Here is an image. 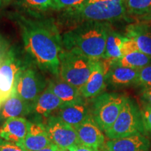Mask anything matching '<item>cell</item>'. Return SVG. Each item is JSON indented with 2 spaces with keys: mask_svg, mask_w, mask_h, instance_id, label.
I'll list each match as a JSON object with an SVG mask.
<instances>
[{
  "mask_svg": "<svg viewBox=\"0 0 151 151\" xmlns=\"http://www.w3.org/2000/svg\"><path fill=\"white\" fill-rule=\"evenodd\" d=\"M20 28L24 48L41 70L60 75V54L63 50L62 36L51 19L29 18L14 14Z\"/></svg>",
  "mask_w": 151,
  "mask_h": 151,
  "instance_id": "1",
  "label": "cell"
},
{
  "mask_svg": "<svg viewBox=\"0 0 151 151\" xmlns=\"http://www.w3.org/2000/svg\"><path fill=\"white\" fill-rule=\"evenodd\" d=\"M110 24L108 22H85L75 25L62 35L65 50H76L93 61L103 59Z\"/></svg>",
  "mask_w": 151,
  "mask_h": 151,
  "instance_id": "2",
  "label": "cell"
},
{
  "mask_svg": "<svg viewBox=\"0 0 151 151\" xmlns=\"http://www.w3.org/2000/svg\"><path fill=\"white\" fill-rule=\"evenodd\" d=\"M126 14L125 0H88L84 4L63 11L60 20L75 25L85 22H111L125 18Z\"/></svg>",
  "mask_w": 151,
  "mask_h": 151,
  "instance_id": "3",
  "label": "cell"
},
{
  "mask_svg": "<svg viewBox=\"0 0 151 151\" xmlns=\"http://www.w3.org/2000/svg\"><path fill=\"white\" fill-rule=\"evenodd\" d=\"M94 62L78 51L63 49L60 54L59 76L80 90L90 76Z\"/></svg>",
  "mask_w": 151,
  "mask_h": 151,
  "instance_id": "4",
  "label": "cell"
},
{
  "mask_svg": "<svg viewBox=\"0 0 151 151\" xmlns=\"http://www.w3.org/2000/svg\"><path fill=\"white\" fill-rule=\"evenodd\" d=\"M104 134L108 139L144 134L145 129L141 109L133 99L127 97L116 120Z\"/></svg>",
  "mask_w": 151,
  "mask_h": 151,
  "instance_id": "5",
  "label": "cell"
},
{
  "mask_svg": "<svg viewBox=\"0 0 151 151\" xmlns=\"http://www.w3.org/2000/svg\"><path fill=\"white\" fill-rule=\"evenodd\" d=\"M126 98L123 94L103 92L91 99V116L104 132L108 130L116 120Z\"/></svg>",
  "mask_w": 151,
  "mask_h": 151,
  "instance_id": "6",
  "label": "cell"
},
{
  "mask_svg": "<svg viewBox=\"0 0 151 151\" xmlns=\"http://www.w3.org/2000/svg\"><path fill=\"white\" fill-rule=\"evenodd\" d=\"M28 66L14 49L11 48L6 58L0 65V101L2 103L14 93L19 75Z\"/></svg>",
  "mask_w": 151,
  "mask_h": 151,
  "instance_id": "7",
  "label": "cell"
},
{
  "mask_svg": "<svg viewBox=\"0 0 151 151\" xmlns=\"http://www.w3.org/2000/svg\"><path fill=\"white\" fill-rule=\"evenodd\" d=\"M47 86L48 83L41 73L29 65L19 75L14 92L26 102L32 104Z\"/></svg>",
  "mask_w": 151,
  "mask_h": 151,
  "instance_id": "8",
  "label": "cell"
},
{
  "mask_svg": "<svg viewBox=\"0 0 151 151\" xmlns=\"http://www.w3.org/2000/svg\"><path fill=\"white\" fill-rule=\"evenodd\" d=\"M50 141L60 149L68 150L75 145H81L74 128L52 115L44 123Z\"/></svg>",
  "mask_w": 151,
  "mask_h": 151,
  "instance_id": "9",
  "label": "cell"
},
{
  "mask_svg": "<svg viewBox=\"0 0 151 151\" xmlns=\"http://www.w3.org/2000/svg\"><path fill=\"white\" fill-rule=\"evenodd\" d=\"M63 106L59 98L47 86L42 93L31 104L30 122L44 123L45 121Z\"/></svg>",
  "mask_w": 151,
  "mask_h": 151,
  "instance_id": "10",
  "label": "cell"
},
{
  "mask_svg": "<svg viewBox=\"0 0 151 151\" xmlns=\"http://www.w3.org/2000/svg\"><path fill=\"white\" fill-rule=\"evenodd\" d=\"M82 146L101 150L106 142L105 134L91 115L82 123L73 127Z\"/></svg>",
  "mask_w": 151,
  "mask_h": 151,
  "instance_id": "11",
  "label": "cell"
},
{
  "mask_svg": "<svg viewBox=\"0 0 151 151\" xmlns=\"http://www.w3.org/2000/svg\"><path fill=\"white\" fill-rule=\"evenodd\" d=\"M150 141L145 134H136L130 137L106 141L102 151H149Z\"/></svg>",
  "mask_w": 151,
  "mask_h": 151,
  "instance_id": "12",
  "label": "cell"
},
{
  "mask_svg": "<svg viewBox=\"0 0 151 151\" xmlns=\"http://www.w3.org/2000/svg\"><path fill=\"white\" fill-rule=\"evenodd\" d=\"M29 124L24 118H9L0 127V138L20 146L27 134Z\"/></svg>",
  "mask_w": 151,
  "mask_h": 151,
  "instance_id": "13",
  "label": "cell"
},
{
  "mask_svg": "<svg viewBox=\"0 0 151 151\" xmlns=\"http://www.w3.org/2000/svg\"><path fill=\"white\" fill-rule=\"evenodd\" d=\"M48 88L61 100L63 106L86 101L78 88L62 80L60 76L50 79L48 82Z\"/></svg>",
  "mask_w": 151,
  "mask_h": 151,
  "instance_id": "14",
  "label": "cell"
},
{
  "mask_svg": "<svg viewBox=\"0 0 151 151\" xmlns=\"http://www.w3.org/2000/svg\"><path fill=\"white\" fill-rule=\"evenodd\" d=\"M52 143L44 124L30 122L27 134L20 146L27 151H38Z\"/></svg>",
  "mask_w": 151,
  "mask_h": 151,
  "instance_id": "15",
  "label": "cell"
},
{
  "mask_svg": "<svg viewBox=\"0 0 151 151\" xmlns=\"http://www.w3.org/2000/svg\"><path fill=\"white\" fill-rule=\"evenodd\" d=\"M106 86V76L102 62L101 60L95 61L90 76L80 89L81 95L85 99H92L103 93Z\"/></svg>",
  "mask_w": 151,
  "mask_h": 151,
  "instance_id": "16",
  "label": "cell"
},
{
  "mask_svg": "<svg viewBox=\"0 0 151 151\" xmlns=\"http://www.w3.org/2000/svg\"><path fill=\"white\" fill-rule=\"evenodd\" d=\"M30 111L31 104L26 102L14 92L2 103L0 110V123L2 124L9 118L29 116Z\"/></svg>",
  "mask_w": 151,
  "mask_h": 151,
  "instance_id": "17",
  "label": "cell"
},
{
  "mask_svg": "<svg viewBox=\"0 0 151 151\" xmlns=\"http://www.w3.org/2000/svg\"><path fill=\"white\" fill-rule=\"evenodd\" d=\"M54 115L73 127L85 121L91 113L90 106L86 101H84L79 104L63 106Z\"/></svg>",
  "mask_w": 151,
  "mask_h": 151,
  "instance_id": "18",
  "label": "cell"
},
{
  "mask_svg": "<svg viewBox=\"0 0 151 151\" xmlns=\"http://www.w3.org/2000/svg\"><path fill=\"white\" fill-rule=\"evenodd\" d=\"M139 69L121 67L113 62L111 69L106 75V82L114 87L129 86L137 84Z\"/></svg>",
  "mask_w": 151,
  "mask_h": 151,
  "instance_id": "19",
  "label": "cell"
},
{
  "mask_svg": "<svg viewBox=\"0 0 151 151\" xmlns=\"http://www.w3.org/2000/svg\"><path fill=\"white\" fill-rule=\"evenodd\" d=\"M125 37L135 41L139 51L151 57V27L141 22L131 24L126 29Z\"/></svg>",
  "mask_w": 151,
  "mask_h": 151,
  "instance_id": "20",
  "label": "cell"
},
{
  "mask_svg": "<svg viewBox=\"0 0 151 151\" xmlns=\"http://www.w3.org/2000/svg\"><path fill=\"white\" fill-rule=\"evenodd\" d=\"M127 39V37L113 31L110 28L107 35L104 56L103 59L116 61L121 58L122 45Z\"/></svg>",
  "mask_w": 151,
  "mask_h": 151,
  "instance_id": "21",
  "label": "cell"
},
{
  "mask_svg": "<svg viewBox=\"0 0 151 151\" xmlns=\"http://www.w3.org/2000/svg\"><path fill=\"white\" fill-rule=\"evenodd\" d=\"M114 63L121 67H129L139 70L151 65V57L138 50L122 57L120 59L114 61Z\"/></svg>",
  "mask_w": 151,
  "mask_h": 151,
  "instance_id": "22",
  "label": "cell"
},
{
  "mask_svg": "<svg viewBox=\"0 0 151 151\" xmlns=\"http://www.w3.org/2000/svg\"><path fill=\"white\" fill-rule=\"evenodd\" d=\"M15 2L18 7L30 14H39L50 9L55 10L52 0H15Z\"/></svg>",
  "mask_w": 151,
  "mask_h": 151,
  "instance_id": "23",
  "label": "cell"
},
{
  "mask_svg": "<svg viewBox=\"0 0 151 151\" xmlns=\"http://www.w3.org/2000/svg\"><path fill=\"white\" fill-rule=\"evenodd\" d=\"M125 6L131 15L140 17L151 13V0H125Z\"/></svg>",
  "mask_w": 151,
  "mask_h": 151,
  "instance_id": "24",
  "label": "cell"
},
{
  "mask_svg": "<svg viewBox=\"0 0 151 151\" xmlns=\"http://www.w3.org/2000/svg\"><path fill=\"white\" fill-rule=\"evenodd\" d=\"M137 84L143 89H151V65L139 69Z\"/></svg>",
  "mask_w": 151,
  "mask_h": 151,
  "instance_id": "25",
  "label": "cell"
},
{
  "mask_svg": "<svg viewBox=\"0 0 151 151\" xmlns=\"http://www.w3.org/2000/svg\"><path fill=\"white\" fill-rule=\"evenodd\" d=\"M88 0H52L55 10H67L86 4Z\"/></svg>",
  "mask_w": 151,
  "mask_h": 151,
  "instance_id": "26",
  "label": "cell"
},
{
  "mask_svg": "<svg viewBox=\"0 0 151 151\" xmlns=\"http://www.w3.org/2000/svg\"><path fill=\"white\" fill-rule=\"evenodd\" d=\"M141 112L145 133H149L151 134V107L143 105L142 108L141 109Z\"/></svg>",
  "mask_w": 151,
  "mask_h": 151,
  "instance_id": "27",
  "label": "cell"
},
{
  "mask_svg": "<svg viewBox=\"0 0 151 151\" xmlns=\"http://www.w3.org/2000/svg\"><path fill=\"white\" fill-rule=\"evenodd\" d=\"M0 151H27L16 143L0 138Z\"/></svg>",
  "mask_w": 151,
  "mask_h": 151,
  "instance_id": "28",
  "label": "cell"
},
{
  "mask_svg": "<svg viewBox=\"0 0 151 151\" xmlns=\"http://www.w3.org/2000/svg\"><path fill=\"white\" fill-rule=\"evenodd\" d=\"M139 48L137 43L134 40L127 38V40L124 41L122 48V57H123L126 55L130 53V52L138 51Z\"/></svg>",
  "mask_w": 151,
  "mask_h": 151,
  "instance_id": "29",
  "label": "cell"
},
{
  "mask_svg": "<svg viewBox=\"0 0 151 151\" xmlns=\"http://www.w3.org/2000/svg\"><path fill=\"white\" fill-rule=\"evenodd\" d=\"M10 45L5 38L0 35V65L2 63L10 51Z\"/></svg>",
  "mask_w": 151,
  "mask_h": 151,
  "instance_id": "30",
  "label": "cell"
},
{
  "mask_svg": "<svg viewBox=\"0 0 151 151\" xmlns=\"http://www.w3.org/2000/svg\"><path fill=\"white\" fill-rule=\"evenodd\" d=\"M141 99L143 105L151 107V89H143L141 93Z\"/></svg>",
  "mask_w": 151,
  "mask_h": 151,
  "instance_id": "31",
  "label": "cell"
},
{
  "mask_svg": "<svg viewBox=\"0 0 151 151\" xmlns=\"http://www.w3.org/2000/svg\"><path fill=\"white\" fill-rule=\"evenodd\" d=\"M69 151H102L100 149L90 148V147H87L82 146V145H75L68 149Z\"/></svg>",
  "mask_w": 151,
  "mask_h": 151,
  "instance_id": "32",
  "label": "cell"
},
{
  "mask_svg": "<svg viewBox=\"0 0 151 151\" xmlns=\"http://www.w3.org/2000/svg\"><path fill=\"white\" fill-rule=\"evenodd\" d=\"M139 22L147 24L149 27H151V13L145 16H140L139 18Z\"/></svg>",
  "mask_w": 151,
  "mask_h": 151,
  "instance_id": "33",
  "label": "cell"
},
{
  "mask_svg": "<svg viewBox=\"0 0 151 151\" xmlns=\"http://www.w3.org/2000/svg\"><path fill=\"white\" fill-rule=\"evenodd\" d=\"M58 150H59V148H58L55 144L52 143L50 146H49L48 147H46V148L41 149V150H38V151H58Z\"/></svg>",
  "mask_w": 151,
  "mask_h": 151,
  "instance_id": "34",
  "label": "cell"
},
{
  "mask_svg": "<svg viewBox=\"0 0 151 151\" xmlns=\"http://www.w3.org/2000/svg\"><path fill=\"white\" fill-rule=\"evenodd\" d=\"M4 4H6L4 3V0H0V14H1V11L3 10Z\"/></svg>",
  "mask_w": 151,
  "mask_h": 151,
  "instance_id": "35",
  "label": "cell"
},
{
  "mask_svg": "<svg viewBox=\"0 0 151 151\" xmlns=\"http://www.w3.org/2000/svg\"><path fill=\"white\" fill-rule=\"evenodd\" d=\"M11 1V0H4V1L5 4H8L10 2V1Z\"/></svg>",
  "mask_w": 151,
  "mask_h": 151,
  "instance_id": "36",
  "label": "cell"
},
{
  "mask_svg": "<svg viewBox=\"0 0 151 151\" xmlns=\"http://www.w3.org/2000/svg\"><path fill=\"white\" fill-rule=\"evenodd\" d=\"M58 151H69L68 150H63V149H60L59 148V150H58Z\"/></svg>",
  "mask_w": 151,
  "mask_h": 151,
  "instance_id": "37",
  "label": "cell"
},
{
  "mask_svg": "<svg viewBox=\"0 0 151 151\" xmlns=\"http://www.w3.org/2000/svg\"><path fill=\"white\" fill-rule=\"evenodd\" d=\"M1 105H2V101H0V110H1Z\"/></svg>",
  "mask_w": 151,
  "mask_h": 151,
  "instance_id": "38",
  "label": "cell"
}]
</instances>
